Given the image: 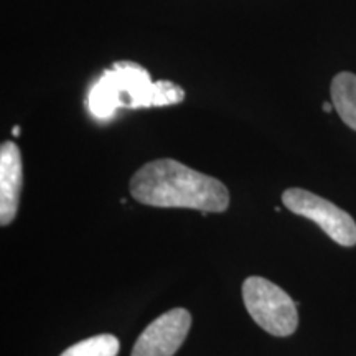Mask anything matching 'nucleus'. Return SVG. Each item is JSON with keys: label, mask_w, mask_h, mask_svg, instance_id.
I'll return each instance as SVG.
<instances>
[{"label": "nucleus", "mask_w": 356, "mask_h": 356, "mask_svg": "<svg viewBox=\"0 0 356 356\" xmlns=\"http://www.w3.org/2000/svg\"><path fill=\"white\" fill-rule=\"evenodd\" d=\"M282 203L296 215L314 221L340 246L351 248L356 244L355 220L328 200L302 188H289L282 193Z\"/></svg>", "instance_id": "nucleus-4"}, {"label": "nucleus", "mask_w": 356, "mask_h": 356, "mask_svg": "<svg viewBox=\"0 0 356 356\" xmlns=\"http://www.w3.org/2000/svg\"><path fill=\"white\" fill-rule=\"evenodd\" d=\"M243 300L252 320L274 337H289L299 327L296 302L286 291L259 275L243 284Z\"/></svg>", "instance_id": "nucleus-3"}, {"label": "nucleus", "mask_w": 356, "mask_h": 356, "mask_svg": "<svg viewBox=\"0 0 356 356\" xmlns=\"http://www.w3.org/2000/svg\"><path fill=\"white\" fill-rule=\"evenodd\" d=\"M119 348L121 345L118 338L104 333V335H96L74 343L60 356H118Z\"/></svg>", "instance_id": "nucleus-8"}, {"label": "nucleus", "mask_w": 356, "mask_h": 356, "mask_svg": "<svg viewBox=\"0 0 356 356\" xmlns=\"http://www.w3.org/2000/svg\"><path fill=\"white\" fill-rule=\"evenodd\" d=\"M22 155L13 142L0 147V225L7 226L15 220L22 193Z\"/></svg>", "instance_id": "nucleus-6"}, {"label": "nucleus", "mask_w": 356, "mask_h": 356, "mask_svg": "<svg viewBox=\"0 0 356 356\" xmlns=\"http://www.w3.org/2000/svg\"><path fill=\"white\" fill-rule=\"evenodd\" d=\"M190 327L191 315L188 310H168L142 332L131 356H173L184 345Z\"/></svg>", "instance_id": "nucleus-5"}, {"label": "nucleus", "mask_w": 356, "mask_h": 356, "mask_svg": "<svg viewBox=\"0 0 356 356\" xmlns=\"http://www.w3.org/2000/svg\"><path fill=\"white\" fill-rule=\"evenodd\" d=\"M134 200L157 208H188L222 213L229 207V191L218 178L204 175L173 159L145 163L129 185Z\"/></svg>", "instance_id": "nucleus-1"}, {"label": "nucleus", "mask_w": 356, "mask_h": 356, "mask_svg": "<svg viewBox=\"0 0 356 356\" xmlns=\"http://www.w3.org/2000/svg\"><path fill=\"white\" fill-rule=\"evenodd\" d=\"M333 109H335V108H333V104H330V102H323V111H325V113H332Z\"/></svg>", "instance_id": "nucleus-9"}, {"label": "nucleus", "mask_w": 356, "mask_h": 356, "mask_svg": "<svg viewBox=\"0 0 356 356\" xmlns=\"http://www.w3.org/2000/svg\"><path fill=\"white\" fill-rule=\"evenodd\" d=\"M12 134H13V136H20V127L19 126H15V127H13V131H12Z\"/></svg>", "instance_id": "nucleus-10"}, {"label": "nucleus", "mask_w": 356, "mask_h": 356, "mask_svg": "<svg viewBox=\"0 0 356 356\" xmlns=\"http://www.w3.org/2000/svg\"><path fill=\"white\" fill-rule=\"evenodd\" d=\"M185 91L172 81H152L149 71L132 61H118L102 71L88 95L89 113L96 119H109L115 111L160 108L178 104Z\"/></svg>", "instance_id": "nucleus-2"}, {"label": "nucleus", "mask_w": 356, "mask_h": 356, "mask_svg": "<svg viewBox=\"0 0 356 356\" xmlns=\"http://www.w3.org/2000/svg\"><path fill=\"white\" fill-rule=\"evenodd\" d=\"M332 104L340 119L356 131V74L343 71L333 78L330 86Z\"/></svg>", "instance_id": "nucleus-7"}]
</instances>
